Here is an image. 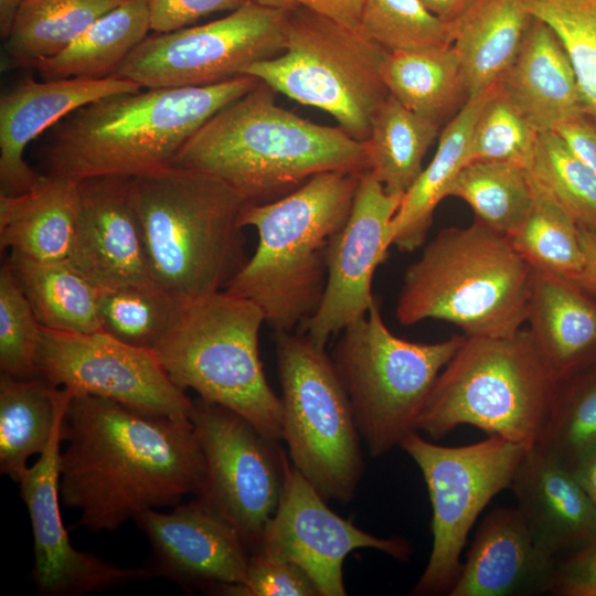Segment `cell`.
<instances>
[{"label":"cell","instance_id":"836d02e7","mask_svg":"<svg viewBox=\"0 0 596 596\" xmlns=\"http://www.w3.org/2000/svg\"><path fill=\"white\" fill-rule=\"evenodd\" d=\"M128 0H23L3 53L12 68L53 56L100 17Z\"/></svg>","mask_w":596,"mask_h":596},{"label":"cell","instance_id":"8992f818","mask_svg":"<svg viewBox=\"0 0 596 596\" xmlns=\"http://www.w3.org/2000/svg\"><path fill=\"white\" fill-rule=\"evenodd\" d=\"M533 269L510 238L476 220L446 227L405 270L395 307L402 326L426 319L466 337H509L526 322Z\"/></svg>","mask_w":596,"mask_h":596},{"label":"cell","instance_id":"484cf974","mask_svg":"<svg viewBox=\"0 0 596 596\" xmlns=\"http://www.w3.org/2000/svg\"><path fill=\"white\" fill-rule=\"evenodd\" d=\"M78 215V180L46 175L32 190L0 194V246L38 260L68 259Z\"/></svg>","mask_w":596,"mask_h":596},{"label":"cell","instance_id":"f907efd6","mask_svg":"<svg viewBox=\"0 0 596 596\" xmlns=\"http://www.w3.org/2000/svg\"><path fill=\"white\" fill-rule=\"evenodd\" d=\"M432 13L450 23L465 14L477 0H419Z\"/></svg>","mask_w":596,"mask_h":596},{"label":"cell","instance_id":"9a60e30c","mask_svg":"<svg viewBox=\"0 0 596 596\" xmlns=\"http://www.w3.org/2000/svg\"><path fill=\"white\" fill-rule=\"evenodd\" d=\"M35 365L38 376L73 396L105 397L146 415L190 421L193 400L171 380L156 353L103 331L42 327Z\"/></svg>","mask_w":596,"mask_h":596},{"label":"cell","instance_id":"5bb4252c","mask_svg":"<svg viewBox=\"0 0 596 596\" xmlns=\"http://www.w3.org/2000/svg\"><path fill=\"white\" fill-rule=\"evenodd\" d=\"M190 423L205 464L195 499L231 524L252 553L279 503L288 457L279 440L200 397L193 400Z\"/></svg>","mask_w":596,"mask_h":596},{"label":"cell","instance_id":"1f68e13d","mask_svg":"<svg viewBox=\"0 0 596 596\" xmlns=\"http://www.w3.org/2000/svg\"><path fill=\"white\" fill-rule=\"evenodd\" d=\"M382 78L390 95L439 125L459 102L468 98L461 65L451 45L389 52Z\"/></svg>","mask_w":596,"mask_h":596},{"label":"cell","instance_id":"603a6c76","mask_svg":"<svg viewBox=\"0 0 596 596\" xmlns=\"http://www.w3.org/2000/svg\"><path fill=\"white\" fill-rule=\"evenodd\" d=\"M535 543L549 555L570 554L596 536V508L573 470L538 446L509 487Z\"/></svg>","mask_w":596,"mask_h":596},{"label":"cell","instance_id":"681fc988","mask_svg":"<svg viewBox=\"0 0 596 596\" xmlns=\"http://www.w3.org/2000/svg\"><path fill=\"white\" fill-rule=\"evenodd\" d=\"M579 241L584 257L583 266L572 280L596 298V233L579 227Z\"/></svg>","mask_w":596,"mask_h":596},{"label":"cell","instance_id":"e0dca14e","mask_svg":"<svg viewBox=\"0 0 596 596\" xmlns=\"http://www.w3.org/2000/svg\"><path fill=\"white\" fill-rule=\"evenodd\" d=\"M403 195L389 193L369 171L360 174L351 213L326 252L327 279L320 305L298 332L324 348L328 340L364 317L376 300L373 276L391 244V225Z\"/></svg>","mask_w":596,"mask_h":596},{"label":"cell","instance_id":"ee69618b","mask_svg":"<svg viewBox=\"0 0 596 596\" xmlns=\"http://www.w3.org/2000/svg\"><path fill=\"white\" fill-rule=\"evenodd\" d=\"M209 594L226 596H319L309 576L296 564L256 550L249 555L245 579L220 585Z\"/></svg>","mask_w":596,"mask_h":596},{"label":"cell","instance_id":"6da1fadb","mask_svg":"<svg viewBox=\"0 0 596 596\" xmlns=\"http://www.w3.org/2000/svg\"><path fill=\"white\" fill-rule=\"evenodd\" d=\"M62 502L91 532L115 531L139 513L175 507L205 472L190 421L150 416L109 398L73 396L61 425Z\"/></svg>","mask_w":596,"mask_h":596},{"label":"cell","instance_id":"8fae6325","mask_svg":"<svg viewBox=\"0 0 596 596\" xmlns=\"http://www.w3.org/2000/svg\"><path fill=\"white\" fill-rule=\"evenodd\" d=\"M274 342L290 461L326 500L348 504L364 471L362 439L332 359L298 331H276Z\"/></svg>","mask_w":596,"mask_h":596},{"label":"cell","instance_id":"f5cc1de1","mask_svg":"<svg viewBox=\"0 0 596 596\" xmlns=\"http://www.w3.org/2000/svg\"><path fill=\"white\" fill-rule=\"evenodd\" d=\"M22 1L23 0H0V34L3 40L10 33Z\"/></svg>","mask_w":596,"mask_h":596},{"label":"cell","instance_id":"ffe728a7","mask_svg":"<svg viewBox=\"0 0 596 596\" xmlns=\"http://www.w3.org/2000/svg\"><path fill=\"white\" fill-rule=\"evenodd\" d=\"M134 521L150 543L153 575L207 593L245 579L249 549L231 524L195 498L170 513L146 510Z\"/></svg>","mask_w":596,"mask_h":596},{"label":"cell","instance_id":"d590c367","mask_svg":"<svg viewBox=\"0 0 596 596\" xmlns=\"http://www.w3.org/2000/svg\"><path fill=\"white\" fill-rule=\"evenodd\" d=\"M532 179L531 210L509 238L534 272L572 279L579 273L584 259L579 226L533 174Z\"/></svg>","mask_w":596,"mask_h":596},{"label":"cell","instance_id":"60d3db41","mask_svg":"<svg viewBox=\"0 0 596 596\" xmlns=\"http://www.w3.org/2000/svg\"><path fill=\"white\" fill-rule=\"evenodd\" d=\"M528 7L561 41L576 76L583 109L596 118V0H528Z\"/></svg>","mask_w":596,"mask_h":596},{"label":"cell","instance_id":"ba28073f","mask_svg":"<svg viewBox=\"0 0 596 596\" xmlns=\"http://www.w3.org/2000/svg\"><path fill=\"white\" fill-rule=\"evenodd\" d=\"M264 323V313L254 301L221 290L185 302L153 352L180 389H191L203 401L232 409L280 441L281 402L259 356Z\"/></svg>","mask_w":596,"mask_h":596},{"label":"cell","instance_id":"9c48e42d","mask_svg":"<svg viewBox=\"0 0 596 596\" xmlns=\"http://www.w3.org/2000/svg\"><path fill=\"white\" fill-rule=\"evenodd\" d=\"M466 336L435 343L395 336L375 300L368 313L345 327L330 356L351 403L371 457L390 453L411 433L439 373Z\"/></svg>","mask_w":596,"mask_h":596},{"label":"cell","instance_id":"d6986e66","mask_svg":"<svg viewBox=\"0 0 596 596\" xmlns=\"http://www.w3.org/2000/svg\"><path fill=\"white\" fill-rule=\"evenodd\" d=\"M132 177L78 180V215L68 260L100 290L157 287L134 202Z\"/></svg>","mask_w":596,"mask_h":596},{"label":"cell","instance_id":"f1b7e54d","mask_svg":"<svg viewBox=\"0 0 596 596\" xmlns=\"http://www.w3.org/2000/svg\"><path fill=\"white\" fill-rule=\"evenodd\" d=\"M73 395L41 376L0 374V471L19 482L28 459L42 455Z\"/></svg>","mask_w":596,"mask_h":596},{"label":"cell","instance_id":"7bdbcfd3","mask_svg":"<svg viewBox=\"0 0 596 596\" xmlns=\"http://www.w3.org/2000/svg\"><path fill=\"white\" fill-rule=\"evenodd\" d=\"M41 329L42 326L6 260L0 269L1 372L19 379L38 376L35 358Z\"/></svg>","mask_w":596,"mask_h":596},{"label":"cell","instance_id":"ac0fdd59","mask_svg":"<svg viewBox=\"0 0 596 596\" xmlns=\"http://www.w3.org/2000/svg\"><path fill=\"white\" fill-rule=\"evenodd\" d=\"M61 443L60 426L45 451L18 482L32 526L31 574L39 593L77 596L152 576L150 568L120 567L73 546L60 511Z\"/></svg>","mask_w":596,"mask_h":596},{"label":"cell","instance_id":"4316f807","mask_svg":"<svg viewBox=\"0 0 596 596\" xmlns=\"http://www.w3.org/2000/svg\"><path fill=\"white\" fill-rule=\"evenodd\" d=\"M532 21L528 0H477L449 23L451 46L461 65L468 97L500 81L518 55Z\"/></svg>","mask_w":596,"mask_h":596},{"label":"cell","instance_id":"e575fe53","mask_svg":"<svg viewBox=\"0 0 596 596\" xmlns=\"http://www.w3.org/2000/svg\"><path fill=\"white\" fill-rule=\"evenodd\" d=\"M465 201L476 220L508 237L524 222L533 203V179L526 168L494 161L466 164L448 188L447 198Z\"/></svg>","mask_w":596,"mask_h":596},{"label":"cell","instance_id":"7402d4cb","mask_svg":"<svg viewBox=\"0 0 596 596\" xmlns=\"http://www.w3.org/2000/svg\"><path fill=\"white\" fill-rule=\"evenodd\" d=\"M556 558L534 541L515 508H498L479 524L449 596L549 593Z\"/></svg>","mask_w":596,"mask_h":596},{"label":"cell","instance_id":"2e32d148","mask_svg":"<svg viewBox=\"0 0 596 596\" xmlns=\"http://www.w3.org/2000/svg\"><path fill=\"white\" fill-rule=\"evenodd\" d=\"M326 501L288 460L279 503L256 550L299 566L319 596L347 595L343 563L355 550L373 549L398 561L411 556L412 546L405 539L368 533L338 515Z\"/></svg>","mask_w":596,"mask_h":596},{"label":"cell","instance_id":"52a82bcc","mask_svg":"<svg viewBox=\"0 0 596 596\" xmlns=\"http://www.w3.org/2000/svg\"><path fill=\"white\" fill-rule=\"evenodd\" d=\"M557 386L528 329L509 337H466L439 373L416 430L439 439L471 425L530 449L544 429Z\"/></svg>","mask_w":596,"mask_h":596},{"label":"cell","instance_id":"d6a6232c","mask_svg":"<svg viewBox=\"0 0 596 596\" xmlns=\"http://www.w3.org/2000/svg\"><path fill=\"white\" fill-rule=\"evenodd\" d=\"M439 124L389 96L377 107L364 141L369 171L389 193L404 195L423 171Z\"/></svg>","mask_w":596,"mask_h":596},{"label":"cell","instance_id":"8d00e7d4","mask_svg":"<svg viewBox=\"0 0 596 596\" xmlns=\"http://www.w3.org/2000/svg\"><path fill=\"white\" fill-rule=\"evenodd\" d=\"M184 305L158 287L100 290L102 331L126 344L153 351L174 327Z\"/></svg>","mask_w":596,"mask_h":596},{"label":"cell","instance_id":"b9f144b4","mask_svg":"<svg viewBox=\"0 0 596 596\" xmlns=\"http://www.w3.org/2000/svg\"><path fill=\"white\" fill-rule=\"evenodd\" d=\"M360 29L389 52L419 51L453 43L450 24L419 0H365Z\"/></svg>","mask_w":596,"mask_h":596},{"label":"cell","instance_id":"74e56055","mask_svg":"<svg viewBox=\"0 0 596 596\" xmlns=\"http://www.w3.org/2000/svg\"><path fill=\"white\" fill-rule=\"evenodd\" d=\"M535 446L571 470L596 446V363L558 383Z\"/></svg>","mask_w":596,"mask_h":596},{"label":"cell","instance_id":"4dcf8cb0","mask_svg":"<svg viewBox=\"0 0 596 596\" xmlns=\"http://www.w3.org/2000/svg\"><path fill=\"white\" fill-rule=\"evenodd\" d=\"M7 260L43 328L72 333L102 331L100 289L68 259L38 260L11 252Z\"/></svg>","mask_w":596,"mask_h":596},{"label":"cell","instance_id":"bcb514c9","mask_svg":"<svg viewBox=\"0 0 596 596\" xmlns=\"http://www.w3.org/2000/svg\"><path fill=\"white\" fill-rule=\"evenodd\" d=\"M549 594L596 596V536L556 564Z\"/></svg>","mask_w":596,"mask_h":596},{"label":"cell","instance_id":"f546056e","mask_svg":"<svg viewBox=\"0 0 596 596\" xmlns=\"http://www.w3.org/2000/svg\"><path fill=\"white\" fill-rule=\"evenodd\" d=\"M151 30L148 0H128L110 10L60 53L28 62L42 79L115 76L125 58Z\"/></svg>","mask_w":596,"mask_h":596},{"label":"cell","instance_id":"7dc6e473","mask_svg":"<svg viewBox=\"0 0 596 596\" xmlns=\"http://www.w3.org/2000/svg\"><path fill=\"white\" fill-rule=\"evenodd\" d=\"M553 131L596 174V118L581 111L561 123Z\"/></svg>","mask_w":596,"mask_h":596},{"label":"cell","instance_id":"cb8c5ba5","mask_svg":"<svg viewBox=\"0 0 596 596\" xmlns=\"http://www.w3.org/2000/svg\"><path fill=\"white\" fill-rule=\"evenodd\" d=\"M526 322L558 383L596 363V298L574 280L533 270Z\"/></svg>","mask_w":596,"mask_h":596},{"label":"cell","instance_id":"83f0119b","mask_svg":"<svg viewBox=\"0 0 596 596\" xmlns=\"http://www.w3.org/2000/svg\"><path fill=\"white\" fill-rule=\"evenodd\" d=\"M496 85L466 99L443 129L432 161L403 195L391 225V244L400 251L413 252L424 244L436 206L467 164L473 126Z\"/></svg>","mask_w":596,"mask_h":596},{"label":"cell","instance_id":"5b68a950","mask_svg":"<svg viewBox=\"0 0 596 596\" xmlns=\"http://www.w3.org/2000/svg\"><path fill=\"white\" fill-rule=\"evenodd\" d=\"M131 190L155 285L185 302L224 290L248 259L241 216L251 202L178 166L132 177Z\"/></svg>","mask_w":596,"mask_h":596},{"label":"cell","instance_id":"7a4b0ae2","mask_svg":"<svg viewBox=\"0 0 596 596\" xmlns=\"http://www.w3.org/2000/svg\"><path fill=\"white\" fill-rule=\"evenodd\" d=\"M258 83L240 75L205 86L141 88L98 98L46 131L42 173L82 180L137 177L173 166L212 116Z\"/></svg>","mask_w":596,"mask_h":596},{"label":"cell","instance_id":"3957f363","mask_svg":"<svg viewBox=\"0 0 596 596\" xmlns=\"http://www.w3.org/2000/svg\"><path fill=\"white\" fill-rule=\"evenodd\" d=\"M173 166L211 174L251 203L279 199L321 172L369 170L364 142L278 106L260 81L212 116Z\"/></svg>","mask_w":596,"mask_h":596},{"label":"cell","instance_id":"816d5d0a","mask_svg":"<svg viewBox=\"0 0 596 596\" xmlns=\"http://www.w3.org/2000/svg\"><path fill=\"white\" fill-rule=\"evenodd\" d=\"M573 472L596 508V446L576 464Z\"/></svg>","mask_w":596,"mask_h":596},{"label":"cell","instance_id":"44dd1931","mask_svg":"<svg viewBox=\"0 0 596 596\" xmlns=\"http://www.w3.org/2000/svg\"><path fill=\"white\" fill-rule=\"evenodd\" d=\"M143 88L119 76L26 78L0 97V194L15 195L36 187L44 173L24 159L26 147L74 110L108 95Z\"/></svg>","mask_w":596,"mask_h":596},{"label":"cell","instance_id":"db71d44e","mask_svg":"<svg viewBox=\"0 0 596 596\" xmlns=\"http://www.w3.org/2000/svg\"><path fill=\"white\" fill-rule=\"evenodd\" d=\"M257 4L275 8V9H281V10H291L296 6H298L297 0H251Z\"/></svg>","mask_w":596,"mask_h":596},{"label":"cell","instance_id":"7c38bea8","mask_svg":"<svg viewBox=\"0 0 596 596\" xmlns=\"http://www.w3.org/2000/svg\"><path fill=\"white\" fill-rule=\"evenodd\" d=\"M398 447L419 468L433 510L432 552L412 594L448 595L476 519L496 494L510 487L529 449L498 435L447 447L424 439L418 432L407 435Z\"/></svg>","mask_w":596,"mask_h":596},{"label":"cell","instance_id":"4fadbf2b","mask_svg":"<svg viewBox=\"0 0 596 596\" xmlns=\"http://www.w3.org/2000/svg\"><path fill=\"white\" fill-rule=\"evenodd\" d=\"M287 11L247 0L212 22L148 35L116 76L160 88L205 86L243 75L285 51Z\"/></svg>","mask_w":596,"mask_h":596},{"label":"cell","instance_id":"ab89813d","mask_svg":"<svg viewBox=\"0 0 596 596\" xmlns=\"http://www.w3.org/2000/svg\"><path fill=\"white\" fill-rule=\"evenodd\" d=\"M540 130L502 92L499 82L473 126L467 164L494 161L531 169Z\"/></svg>","mask_w":596,"mask_h":596},{"label":"cell","instance_id":"f6af8a7d","mask_svg":"<svg viewBox=\"0 0 596 596\" xmlns=\"http://www.w3.org/2000/svg\"><path fill=\"white\" fill-rule=\"evenodd\" d=\"M247 0H148L151 30H180L215 12L234 11Z\"/></svg>","mask_w":596,"mask_h":596},{"label":"cell","instance_id":"f35d334b","mask_svg":"<svg viewBox=\"0 0 596 596\" xmlns=\"http://www.w3.org/2000/svg\"><path fill=\"white\" fill-rule=\"evenodd\" d=\"M530 171L579 227L596 233V174L555 131L540 132Z\"/></svg>","mask_w":596,"mask_h":596},{"label":"cell","instance_id":"c3c4849f","mask_svg":"<svg viewBox=\"0 0 596 596\" xmlns=\"http://www.w3.org/2000/svg\"><path fill=\"white\" fill-rule=\"evenodd\" d=\"M299 4L324 14L336 21L360 29V19L365 0H297Z\"/></svg>","mask_w":596,"mask_h":596},{"label":"cell","instance_id":"30bf717a","mask_svg":"<svg viewBox=\"0 0 596 596\" xmlns=\"http://www.w3.org/2000/svg\"><path fill=\"white\" fill-rule=\"evenodd\" d=\"M387 54L361 29L298 4L287 11L285 51L248 66L243 75L330 114L348 135L364 142L389 96L382 78Z\"/></svg>","mask_w":596,"mask_h":596},{"label":"cell","instance_id":"d4e9b609","mask_svg":"<svg viewBox=\"0 0 596 596\" xmlns=\"http://www.w3.org/2000/svg\"><path fill=\"white\" fill-rule=\"evenodd\" d=\"M499 85L540 131H553L567 118L584 111L564 46L553 30L534 17Z\"/></svg>","mask_w":596,"mask_h":596},{"label":"cell","instance_id":"277c9868","mask_svg":"<svg viewBox=\"0 0 596 596\" xmlns=\"http://www.w3.org/2000/svg\"><path fill=\"white\" fill-rule=\"evenodd\" d=\"M361 173L321 172L279 199L245 206L241 224L254 227L258 242L224 290L254 301L274 332L297 330L320 305L327 246L351 213Z\"/></svg>","mask_w":596,"mask_h":596}]
</instances>
